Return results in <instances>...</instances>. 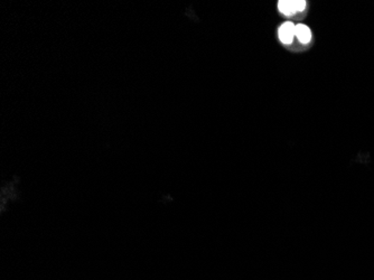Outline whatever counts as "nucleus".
<instances>
[{
    "label": "nucleus",
    "mask_w": 374,
    "mask_h": 280,
    "mask_svg": "<svg viewBox=\"0 0 374 280\" xmlns=\"http://www.w3.org/2000/svg\"><path fill=\"white\" fill-rule=\"evenodd\" d=\"M295 28L296 25L292 24L291 21H286L281 25L279 32H278L281 42L284 44H290L295 37Z\"/></svg>",
    "instance_id": "obj_1"
},
{
    "label": "nucleus",
    "mask_w": 374,
    "mask_h": 280,
    "mask_svg": "<svg viewBox=\"0 0 374 280\" xmlns=\"http://www.w3.org/2000/svg\"><path fill=\"white\" fill-rule=\"evenodd\" d=\"M295 36H297V38L299 39V42L303 44H307L309 43V40L312 39V32L308 26L303 25V24H298L296 25L295 28Z\"/></svg>",
    "instance_id": "obj_2"
},
{
    "label": "nucleus",
    "mask_w": 374,
    "mask_h": 280,
    "mask_svg": "<svg viewBox=\"0 0 374 280\" xmlns=\"http://www.w3.org/2000/svg\"><path fill=\"white\" fill-rule=\"evenodd\" d=\"M278 8H279L281 13L287 15V16L296 13L294 0H292V1H289V0H281V1L278 2Z\"/></svg>",
    "instance_id": "obj_3"
},
{
    "label": "nucleus",
    "mask_w": 374,
    "mask_h": 280,
    "mask_svg": "<svg viewBox=\"0 0 374 280\" xmlns=\"http://www.w3.org/2000/svg\"><path fill=\"white\" fill-rule=\"evenodd\" d=\"M294 6L296 12H303L306 7V1H303V0H295Z\"/></svg>",
    "instance_id": "obj_4"
}]
</instances>
